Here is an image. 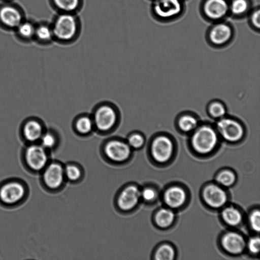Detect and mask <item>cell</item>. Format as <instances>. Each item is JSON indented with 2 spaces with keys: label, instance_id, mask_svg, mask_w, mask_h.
<instances>
[{
  "label": "cell",
  "instance_id": "cell-1",
  "mask_svg": "<svg viewBox=\"0 0 260 260\" xmlns=\"http://www.w3.org/2000/svg\"><path fill=\"white\" fill-rule=\"evenodd\" d=\"M185 10V2L183 0H153L151 5L152 16L164 23L179 19Z\"/></svg>",
  "mask_w": 260,
  "mask_h": 260
},
{
  "label": "cell",
  "instance_id": "cell-2",
  "mask_svg": "<svg viewBox=\"0 0 260 260\" xmlns=\"http://www.w3.org/2000/svg\"><path fill=\"white\" fill-rule=\"evenodd\" d=\"M53 37L61 42L72 41L77 36L79 24L73 13H61L52 26Z\"/></svg>",
  "mask_w": 260,
  "mask_h": 260
},
{
  "label": "cell",
  "instance_id": "cell-3",
  "mask_svg": "<svg viewBox=\"0 0 260 260\" xmlns=\"http://www.w3.org/2000/svg\"><path fill=\"white\" fill-rule=\"evenodd\" d=\"M230 0H202L199 6L201 16L211 23L226 20L229 16Z\"/></svg>",
  "mask_w": 260,
  "mask_h": 260
},
{
  "label": "cell",
  "instance_id": "cell-4",
  "mask_svg": "<svg viewBox=\"0 0 260 260\" xmlns=\"http://www.w3.org/2000/svg\"><path fill=\"white\" fill-rule=\"evenodd\" d=\"M94 128L105 133L112 130L118 121V113L112 105L104 104L99 106L92 116Z\"/></svg>",
  "mask_w": 260,
  "mask_h": 260
},
{
  "label": "cell",
  "instance_id": "cell-5",
  "mask_svg": "<svg viewBox=\"0 0 260 260\" xmlns=\"http://www.w3.org/2000/svg\"><path fill=\"white\" fill-rule=\"evenodd\" d=\"M235 32L232 23L224 20L212 23L206 30V37L211 44L222 46L233 39Z\"/></svg>",
  "mask_w": 260,
  "mask_h": 260
},
{
  "label": "cell",
  "instance_id": "cell-6",
  "mask_svg": "<svg viewBox=\"0 0 260 260\" xmlns=\"http://www.w3.org/2000/svg\"><path fill=\"white\" fill-rule=\"evenodd\" d=\"M217 142V136L215 131L207 125L198 128L191 138L193 148L201 153L210 152L215 147Z\"/></svg>",
  "mask_w": 260,
  "mask_h": 260
},
{
  "label": "cell",
  "instance_id": "cell-7",
  "mask_svg": "<svg viewBox=\"0 0 260 260\" xmlns=\"http://www.w3.org/2000/svg\"><path fill=\"white\" fill-rule=\"evenodd\" d=\"M104 151L110 159L115 162H122L129 158L132 148L126 141L115 139L106 143Z\"/></svg>",
  "mask_w": 260,
  "mask_h": 260
},
{
  "label": "cell",
  "instance_id": "cell-8",
  "mask_svg": "<svg viewBox=\"0 0 260 260\" xmlns=\"http://www.w3.org/2000/svg\"><path fill=\"white\" fill-rule=\"evenodd\" d=\"M219 134L226 141L236 142L243 136L244 129L238 121L230 118H222L217 123Z\"/></svg>",
  "mask_w": 260,
  "mask_h": 260
},
{
  "label": "cell",
  "instance_id": "cell-9",
  "mask_svg": "<svg viewBox=\"0 0 260 260\" xmlns=\"http://www.w3.org/2000/svg\"><path fill=\"white\" fill-rule=\"evenodd\" d=\"M173 149L171 140L166 136H160L153 141L151 150L154 159L159 162H164L170 157Z\"/></svg>",
  "mask_w": 260,
  "mask_h": 260
},
{
  "label": "cell",
  "instance_id": "cell-10",
  "mask_svg": "<svg viewBox=\"0 0 260 260\" xmlns=\"http://www.w3.org/2000/svg\"><path fill=\"white\" fill-rule=\"evenodd\" d=\"M45 148L41 145H31L25 151V158L28 165L34 170L39 171L46 166L48 157Z\"/></svg>",
  "mask_w": 260,
  "mask_h": 260
},
{
  "label": "cell",
  "instance_id": "cell-11",
  "mask_svg": "<svg viewBox=\"0 0 260 260\" xmlns=\"http://www.w3.org/2000/svg\"><path fill=\"white\" fill-rule=\"evenodd\" d=\"M140 197L141 191L137 186H127L119 194L117 201L118 206L122 210H130L137 205Z\"/></svg>",
  "mask_w": 260,
  "mask_h": 260
},
{
  "label": "cell",
  "instance_id": "cell-12",
  "mask_svg": "<svg viewBox=\"0 0 260 260\" xmlns=\"http://www.w3.org/2000/svg\"><path fill=\"white\" fill-rule=\"evenodd\" d=\"M25 190L22 184L12 182L4 185L0 189V199L7 204L18 202L24 196Z\"/></svg>",
  "mask_w": 260,
  "mask_h": 260
},
{
  "label": "cell",
  "instance_id": "cell-13",
  "mask_svg": "<svg viewBox=\"0 0 260 260\" xmlns=\"http://www.w3.org/2000/svg\"><path fill=\"white\" fill-rule=\"evenodd\" d=\"M64 174L63 169L60 165L56 163L51 164L44 172V182L49 188H57L62 184Z\"/></svg>",
  "mask_w": 260,
  "mask_h": 260
},
{
  "label": "cell",
  "instance_id": "cell-14",
  "mask_svg": "<svg viewBox=\"0 0 260 260\" xmlns=\"http://www.w3.org/2000/svg\"><path fill=\"white\" fill-rule=\"evenodd\" d=\"M253 7L252 0H230L229 16L236 20L243 19Z\"/></svg>",
  "mask_w": 260,
  "mask_h": 260
},
{
  "label": "cell",
  "instance_id": "cell-15",
  "mask_svg": "<svg viewBox=\"0 0 260 260\" xmlns=\"http://www.w3.org/2000/svg\"><path fill=\"white\" fill-rule=\"evenodd\" d=\"M204 198L206 203L213 207L222 206L226 200V196L224 190L214 185H209L205 188Z\"/></svg>",
  "mask_w": 260,
  "mask_h": 260
},
{
  "label": "cell",
  "instance_id": "cell-16",
  "mask_svg": "<svg viewBox=\"0 0 260 260\" xmlns=\"http://www.w3.org/2000/svg\"><path fill=\"white\" fill-rule=\"evenodd\" d=\"M0 20L9 27H18L22 22V16L15 8L5 6L0 9Z\"/></svg>",
  "mask_w": 260,
  "mask_h": 260
},
{
  "label": "cell",
  "instance_id": "cell-17",
  "mask_svg": "<svg viewBox=\"0 0 260 260\" xmlns=\"http://www.w3.org/2000/svg\"><path fill=\"white\" fill-rule=\"evenodd\" d=\"M222 245L229 252L233 253L241 252L245 247V242L241 236L235 233H229L223 237Z\"/></svg>",
  "mask_w": 260,
  "mask_h": 260
},
{
  "label": "cell",
  "instance_id": "cell-18",
  "mask_svg": "<svg viewBox=\"0 0 260 260\" xmlns=\"http://www.w3.org/2000/svg\"><path fill=\"white\" fill-rule=\"evenodd\" d=\"M23 133L24 138L27 141L35 142L40 140L44 133L43 127L40 122L30 120L24 124Z\"/></svg>",
  "mask_w": 260,
  "mask_h": 260
},
{
  "label": "cell",
  "instance_id": "cell-19",
  "mask_svg": "<svg viewBox=\"0 0 260 260\" xmlns=\"http://www.w3.org/2000/svg\"><path fill=\"white\" fill-rule=\"evenodd\" d=\"M165 200L169 206L177 208L184 202L186 194L184 191L178 187H173L168 189L165 194Z\"/></svg>",
  "mask_w": 260,
  "mask_h": 260
},
{
  "label": "cell",
  "instance_id": "cell-20",
  "mask_svg": "<svg viewBox=\"0 0 260 260\" xmlns=\"http://www.w3.org/2000/svg\"><path fill=\"white\" fill-rule=\"evenodd\" d=\"M74 128L78 134L87 135L91 134L94 129L92 116L83 115L77 117L74 122Z\"/></svg>",
  "mask_w": 260,
  "mask_h": 260
},
{
  "label": "cell",
  "instance_id": "cell-21",
  "mask_svg": "<svg viewBox=\"0 0 260 260\" xmlns=\"http://www.w3.org/2000/svg\"><path fill=\"white\" fill-rule=\"evenodd\" d=\"M54 6L61 13H73L81 6V0H52Z\"/></svg>",
  "mask_w": 260,
  "mask_h": 260
},
{
  "label": "cell",
  "instance_id": "cell-22",
  "mask_svg": "<svg viewBox=\"0 0 260 260\" xmlns=\"http://www.w3.org/2000/svg\"><path fill=\"white\" fill-rule=\"evenodd\" d=\"M222 217L224 221L232 225L238 224L241 220V215L238 210L230 207L225 208L222 212Z\"/></svg>",
  "mask_w": 260,
  "mask_h": 260
},
{
  "label": "cell",
  "instance_id": "cell-23",
  "mask_svg": "<svg viewBox=\"0 0 260 260\" xmlns=\"http://www.w3.org/2000/svg\"><path fill=\"white\" fill-rule=\"evenodd\" d=\"M248 23L250 27L255 32L260 30V9L259 5L253 6L248 15Z\"/></svg>",
  "mask_w": 260,
  "mask_h": 260
},
{
  "label": "cell",
  "instance_id": "cell-24",
  "mask_svg": "<svg viewBox=\"0 0 260 260\" xmlns=\"http://www.w3.org/2000/svg\"><path fill=\"white\" fill-rule=\"evenodd\" d=\"M174 215L170 210L163 209L158 211L155 217L157 224L160 227L170 225L174 220Z\"/></svg>",
  "mask_w": 260,
  "mask_h": 260
},
{
  "label": "cell",
  "instance_id": "cell-25",
  "mask_svg": "<svg viewBox=\"0 0 260 260\" xmlns=\"http://www.w3.org/2000/svg\"><path fill=\"white\" fill-rule=\"evenodd\" d=\"M179 126L185 132H189L194 129L198 125L197 119L190 115H184L179 120Z\"/></svg>",
  "mask_w": 260,
  "mask_h": 260
},
{
  "label": "cell",
  "instance_id": "cell-26",
  "mask_svg": "<svg viewBox=\"0 0 260 260\" xmlns=\"http://www.w3.org/2000/svg\"><path fill=\"white\" fill-rule=\"evenodd\" d=\"M35 35L39 40L45 42L50 41L54 38L52 27L46 24L41 25L36 28Z\"/></svg>",
  "mask_w": 260,
  "mask_h": 260
},
{
  "label": "cell",
  "instance_id": "cell-27",
  "mask_svg": "<svg viewBox=\"0 0 260 260\" xmlns=\"http://www.w3.org/2000/svg\"><path fill=\"white\" fill-rule=\"evenodd\" d=\"M41 145L45 149H50L55 146L57 139L56 134L52 131L44 132L40 139Z\"/></svg>",
  "mask_w": 260,
  "mask_h": 260
},
{
  "label": "cell",
  "instance_id": "cell-28",
  "mask_svg": "<svg viewBox=\"0 0 260 260\" xmlns=\"http://www.w3.org/2000/svg\"><path fill=\"white\" fill-rule=\"evenodd\" d=\"M126 141L132 149H138L143 145L145 140L142 134L133 132L129 134Z\"/></svg>",
  "mask_w": 260,
  "mask_h": 260
},
{
  "label": "cell",
  "instance_id": "cell-29",
  "mask_svg": "<svg viewBox=\"0 0 260 260\" xmlns=\"http://www.w3.org/2000/svg\"><path fill=\"white\" fill-rule=\"evenodd\" d=\"M174 251L170 246L165 245L161 246L155 254V258L158 260H171L174 258Z\"/></svg>",
  "mask_w": 260,
  "mask_h": 260
},
{
  "label": "cell",
  "instance_id": "cell-30",
  "mask_svg": "<svg viewBox=\"0 0 260 260\" xmlns=\"http://www.w3.org/2000/svg\"><path fill=\"white\" fill-rule=\"evenodd\" d=\"M36 28L29 22L21 23L18 27V31L20 36L25 38H30L35 34Z\"/></svg>",
  "mask_w": 260,
  "mask_h": 260
},
{
  "label": "cell",
  "instance_id": "cell-31",
  "mask_svg": "<svg viewBox=\"0 0 260 260\" xmlns=\"http://www.w3.org/2000/svg\"><path fill=\"white\" fill-rule=\"evenodd\" d=\"M209 111L212 116L215 118H221L225 113L224 107L219 102L212 103L209 106Z\"/></svg>",
  "mask_w": 260,
  "mask_h": 260
},
{
  "label": "cell",
  "instance_id": "cell-32",
  "mask_svg": "<svg viewBox=\"0 0 260 260\" xmlns=\"http://www.w3.org/2000/svg\"><path fill=\"white\" fill-rule=\"evenodd\" d=\"M235 177L233 173L230 171L222 172L217 177V181L221 184L224 186L231 185L235 181Z\"/></svg>",
  "mask_w": 260,
  "mask_h": 260
},
{
  "label": "cell",
  "instance_id": "cell-33",
  "mask_svg": "<svg viewBox=\"0 0 260 260\" xmlns=\"http://www.w3.org/2000/svg\"><path fill=\"white\" fill-rule=\"evenodd\" d=\"M64 174L70 180L75 181L81 176L80 170L76 166L73 165L68 166L64 171Z\"/></svg>",
  "mask_w": 260,
  "mask_h": 260
},
{
  "label": "cell",
  "instance_id": "cell-34",
  "mask_svg": "<svg viewBox=\"0 0 260 260\" xmlns=\"http://www.w3.org/2000/svg\"><path fill=\"white\" fill-rule=\"evenodd\" d=\"M250 221L252 229L258 232L260 230V213L258 210L254 211L251 214Z\"/></svg>",
  "mask_w": 260,
  "mask_h": 260
},
{
  "label": "cell",
  "instance_id": "cell-35",
  "mask_svg": "<svg viewBox=\"0 0 260 260\" xmlns=\"http://www.w3.org/2000/svg\"><path fill=\"white\" fill-rule=\"evenodd\" d=\"M249 250L252 253H257L259 251L260 240L259 238H253L250 240L248 243Z\"/></svg>",
  "mask_w": 260,
  "mask_h": 260
},
{
  "label": "cell",
  "instance_id": "cell-36",
  "mask_svg": "<svg viewBox=\"0 0 260 260\" xmlns=\"http://www.w3.org/2000/svg\"><path fill=\"white\" fill-rule=\"evenodd\" d=\"M141 196L146 201H151L155 197V191L149 188H146L141 192Z\"/></svg>",
  "mask_w": 260,
  "mask_h": 260
},
{
  "label": "cell",
  "instance_id": "cell-37",
  "mask_svg": "<svg viewBox=\"0 0 260 260\" xmlns=\"http://www.w3.org/2000/svg\"><path fill=\"white\" fill-rule=\"evenodd\" d=\"M183 1H185V2L186 0H183Z\"/></svg>",
  "mask_w": 260,
  "mask_h": 260
}]
</instances>
